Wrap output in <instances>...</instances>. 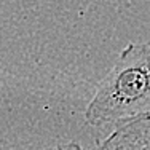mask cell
Masks as SVG:
<instances>
[{"label": "cell", "mask_w": 150, "mask_h": 150, "mask_svg": "<svg viewBox=\"0 0 150 150\" xmlns=\"http://www.w3.org/2000/svg\"><path fill=\"white\" fill-rule=\"evenodd\" d=\"M48 150H86L83 145H80L78 142H64V144H59L56 147H51Z\"/></svg>", "instance_id": "3957f363"}, {"label": "cell", "mask_w": 150, "mask_h": 150, "mask_svg": "<svg viewBox=\"0 0 150 150\" xmlns=\"http://www.w3.org/2000/svg\"><path fill=\"white\" fill-rule=\"evenodd\" d=\"M149 112L150 42L129 43L99 81L85 110V120L91 126L104 129Z\"/></svg>", "instance_id": "6da1fadb"}, {"label": "cell", "mask_w": 150, "mask_h": 150, "mask_svg": "<svg viewBox=\"0 0 150 150\" xmlns=\"http://www.w3.org/2000/svg\"><path fill=\"white\" fill-rule=\"evenodd\" d=\"M98 150H150V112L118 123Z\"/></svg>", "instance_id": "7a4b0ae2"}]
</instances>
